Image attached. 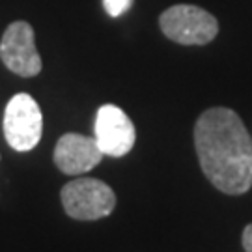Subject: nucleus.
<instances>
[{
	"label": "nucleus",
	"mask_w": 252,
	"mask_h": 252,
	"mask_svg": "<svg viewBox=\"0 0 252 252\" xmlns=\"http://www.w3.org/2000/svg\"><path fill=\"white\" fill-rule=\"evenodd\" d=\"M198 162L211 185L224 194L239 196L252 187V138L232 108L213 107L194 126Z\"/></svg>",
	"instance_id": "nucleus-1"
},
{
	"label": "nucleus",
	"mask_w": 252,
	"mask_h": 252,
	"mask_svg": "<svg viewBox=\"0 0 252 252\" xmlns=\"http://www.w3.org/2000/svg\"><path fill=\"white\" fill-rule=\"evenodd\" d=\"M162 34L180 45H206L219 34V21L192 4H176L159 17Z\"/></svg>",
	"instance_id": "nucleus-2"
},
{
	"label": "nucleus",
	"mask_w": 252,
	"mask_h": 252,
	"mask_svg": "<svg viewBox=\"0 0 252 252\" xmlns=\"http://www.w3.org/2000/svg\"><path fill=\"white\" fill-rule=\"evenodd\" d=\"M63 211L77 220H97L108 217L116 207V194L105 181L79 178L60 190Z\"/></svg>",
	"instance_id": "nucleus-3"
},
{
	"label": "nucleus",
	"mask_w": 252,
	"mask_h": 252,
	"mask_svg": "<svg viewBox=\"0 0 252 252\" xmlns=\"http://www.w3.org/2000/svg\"><path fill=\"white\" fill-rule=\"evenodd\" d=\"M43 133V116L30 94H15L4 110V136L15 152L34 150Z\"/></svg>",
	"instance_id": "nucleus-4"
},
{
	"label": "nucleus",
	"mask_w": 252,
	"mask_h": 252,
	"mask_svg": "<svg viewBox=\"0 0 252 252\" xmlns=\"http://www.w3.org/2000/svg\"><path fill=\"white\" fill-rule=\"evenodd\" d=\"M0 60L11 73L21 77H36L43 63L36 49L34 28L27 21L11 23L0 39Z\"/></svg>",
	"instance_id": "nucleus-5"
},
{
	"label": "nucleus",
	"mask_w": 252,
	"mask_h": 252,
	"mask_svg": "<svg viewBox=\"0 0 252 252\" xmlns=\"http://www.w3.org/2000/svg\"><path fill=\"white\" fill-rule=\"evenodd\" d=\"M95 142L103 155L124 157L133 150L136 140L135 126L131 118L116 105H103L95 114Z\"/></svg>",
	"instance_id": "nucleus-6"
},
{
	"label": "nucleus",
	"mask_w": 252,
	"mask_h": 252,
	"mask_svg": "<svg viewBox=\"0 0 252 252\" xmlns=\"http://www.w3.org/2000/svg\"><path fill=\"white\" fill-rule=\"evenodd\" d=\"M103 159V152L95 138L79 133H65L54 148V164L67 176H82L95 168Z\"/></svg>",
	"instance_id": "nucleus-7"
},
{
	"label": "nucleus",
	"mask_w": 252,
	"mask_h": 252,
	"mask_svg": "<svg viewBox=\"0 0 252 252\" xmlns=\"http://www.w3.org/2000/svg\"><path fill=\"white\" fill-rule=\"evenodd\" d=\"M103 6L110 17H120L133 6V0H103Z\"/></svg>",
	"instance_id": "nucleus-8"
},
{
	"label": "nucleus",
	"mask_w": 252,
	"mask_h": 252,
	"mask_svg": "<svg viewBox=\"0 0 252 252\" xmlns=\"http://www.w3.org/2000/svg\"><path fill=\"white\" fill-rule=\"evenodd\" d=\"M243 249L247 252H252V224L243 230Z\"/></svg>",
	"instance_id": "nucleus-9"
}]
</instances>
